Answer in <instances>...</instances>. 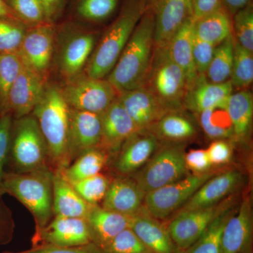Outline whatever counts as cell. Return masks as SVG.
I'll use <instances>...</instances> for the list:
<instances>
[{
	"label": "cell",
	"mask_w": 253,
	"mask_h": 253,
	"mask_svg": "<svg viewBox=\"0 0 253 253\" xmlns=\"http://www.w3.org/2000/svg\"><path fill=\"white\" fill-rule=\"evenodd\" d=\"M232 214L230 207L224 210L212 221L199 239L182 253H221L223 229Z\"/></svg>",
	"instance_id": "obj_31"
},
{
	"label": "cell",
	"mask_w": 253,
	"mask_h": 253,
	"mask_svg": "<svg viewBox=\"0 0 253 253\" xmlns=\"http://www.w3.org/2000/svg\"><path fill=\"white\" fill-rule=\"evenodd\" d=\"M131 217L91 205L84 218L90 231L92 243L104 249L120 233L129 227Z\"/></svg>",
	"instance_id": "obj_23"
},
{
	"label": "cell",
	"mask_w": 253,
	"mask_h": 253,
	"mask_svg": "<svg viewBox=\"0 0 253 253\" xmlns=\"http://www.w3.org/2000/svg\"><path fill=\"white\" fill-rule=\"evenodd\" d=\"M129 228L154 253H182L173 242L167 227L144 207L131 217Z\"/></svg>",
	"instance_id": "obj_24"
},
{
	"label": "cell",
	"mask_w": 253,
	"mask_h": 253,
	"mask_svg": "<svg viewBox=\"0 0 253 253\" xmlns=\"http://www.w3.org/2000/svg\"><path fill=\"white\" fill-rule=\"evenodd\" d=\"M46 84L47 81L23 62L21 71L10 89L7 112L14 115L16 119L31 114L41 100Z\"/></svg>",
	"instance_id": "obj_16"
},
{
	"label": "cell",
	"mask_w": 253,
	"mask_h": 253,
	"mask_svg": "<svg viewBox=\"0 0 253 253\" xmlns=\"http://www.w3.org/2000/svg\"><path fill=\"white\" fill-rule=\"evenodd\" d=\"M0 18H17L14 13L8 7L4 0H0Z\"/></svg>",
	"instance_id": "obj_51"
},
{
	"label": "cell",
	"mask_w": 253,
	"mask_h": 253,
	"mask_svg": "<svg viewBox=\"0 0 253 253\" xmlns=\"http://www.w3.org/2000/svg\"><path fill=\"white\" fill-rule=\"evenodd\" d=\"M101 114L69 108L68 157L70 164L87 150L100 147Z\"/></svg>",
	"instance_id": "obj_14"
},
{
	"label": "cell",
	"mask_w": 253,
	"mask_h": 253,
	"mask_svg": "<svg viewBox=\"0 0 253 253\" xmlns=\"http://www.w3.org/2000/svg\"><path fill=\"white\" fill-rule=\"evenodd\" d=\"M232 31L238 43L248 51L253 52V4L239 10L231 16Z\"/></svg>",
	"instance_id": "obj_41"
},
{
	"label": "cell",
	"mask_w": 253,
	"mask_h": 253,
	"mask_svg": "<svg viewBox=\"0 0 253 253\" xmlns=\"http://www.w3.org/2000/svg\"><path fill=\"white\" fill-rule=\"evenodd\" d=\"M222 1L231 16L252 3V0H222Z\"/></svg>",
	"instance_id": "obj_50"
},
{
	"label": "cell",
	"mask_w": 253,
	"mask_h": 253,
	"mask_svg": "<svg viewBox=\"0 0 253 253\" xmlns=\"http://www.w3.org/2000/svg\"><path fill=\"white\" fill-rule=\"evenodd\" d=\"M148 6L146 0H126L93 51L83 71L84 74L99 79L109 76Z\"/></svg>",
	"instance_id": "obj_3"
},
{
	"label": "cell",
	"mask_w": 253,
	"mask_h": 253,
	"mask_svg": "<svg viewBox=\"0 0 253 253\" xmlns=\"http://www.w3.org/2000/svg\"><path fill=\"white\" fill-rule=\"evenodd\" d=\"M253 212L251 199H244L226 221L221 241V253H251Z\"/></svg>",
	"instance_id": "obj_18"
},
{
	"label": "cell",
	"mask_w": 253,
	"mask_h": 253,
	"mask_svg": "<svg viewBox=\"0 0 253 253\" xmlns=\"http://www.w3.org/2000/svg\"><path fill=\"white\" fill-rule=\"evenodd\" d=\"M214 174L211 171L189 174L179 180L146 193L145 210L156 219H166L180 210L201 186Z\"/></svg>",
	"instance_id": "obj_10"
},
{
	"label": "cell",
	"mask_w": 253,
	"mask_h": 253,
	"mask_svg": "<svg viewBox=\"0 0 253 253\" xmlns=\"http://www.w3.org/2000/svg\"><path fill=\"white\" fill-rule=\"evenodd\" d=\"M154 13L149 6L141 16L107 80L119 92L146 85L152 65Z\"/></svg>",
	"instance_id": "obj_1"
},
{
	"label": "cell",
	"mask_w": 253,
	"mask_h": 253,
	"mask_svg": "<svg viewBox=\"0 0 253 253\" xmlns=\"http://www.w3.org/2000/svg\"><path fill=\"white\" fill-rule=\"evenodd\" d=\"M225 204L193 211H179L167 226L168 232L181 253L191 247L212 221L229 208Z\"/></svg>",
	"instance_id": "obj_12"
},
{
	"label": "cell",
	"mask_w": 253,
	"mask_h": 253,
	"mask_svg": "<svg viewBox=\"0 0 253 253\" xmlns=\"http://www.w3.org/2000/svg\"><path fill=\"white\" fill-rule=\"evenodd\" d=\"M118 99L139 131H149L163 116L169 113L146 86L120 92Z\"/></svg>",
	"instance_id": "obj_15"
},
{
	"label": "cell",
	"mask_w": 253,
	"mask_h": 253,
	"mask_svg": "<svg viewBox=\"0 0 253 253\" xmlns=\"http://www.w3.org/2000/svg\"><path fill=\"white\" fill-rule=\"evenodd\" d=\"M184 156L183 148L177 145L158 148L149 161L136 172L134 181L146 194L179 180L189 174Z\"/></svg>",
	"instance_id": "obj_8"
},
{
	"label": "cell",
	"mask_w": 253,
	"mask_h": 253,
	"mask_svg": "<svg viewBox=\"0 0 253 253\" xmlns=\"http://www.w3.org/2000/svg\"><path fill=\"white\" fill-rule=\"evenodd\" d=\"M12 116L6 113L0 115V196L2 195V181L4 166L9 154Z\"/></svg>",
	"instance_id": "obj_43"
},
{
	"label": "cell",
	"mask_w": 253,
	"mask_h": 253,
	"mask_svg": "<svg viewBox=\"0 0 253 253\" xmlns=\"http://www.w3.org/2000/svg\"><path fill=\"white\" fill-rule=\"evenodd\" d=\"M31 115L36 118L45 140L50 167L54 171L67 168L70 165L69 107L63 97L61 86L47 83Z\"/></svg>",
	"instance_id": "obj_2"
},
{
	"label": "cell",
	"mask_w": 253,
	"mask_h": 253,
	"mask_svg": "<svg viewBox=\"0 0 253 253\" xmlns=\"http://www.w3.org/2000/svg\"><path fill=\"white\" fill-rule=\"evenodd\" d=\"M61 87L68 107L97 114L104 112L120 94L107 79L91 78L84 73Z\"/></svg>",
	"instance_id": "obj_9"
},
{
	"label": "cell",
	"mask_w": 253,
	"mask_h": 253,
	"mask_svg": "<svg viewBox=\"0 0 253 253\" xmlns=\"http://www.w3.org/2000/svg\"><path fill=\"white\" fill-rule=\"evenodd\" d=\"M158 148V141L149 131H139L125 141L115 162V169L122 174L137 172L149 161Z\"/></svg>",
	"instance_id": "obj_21"
},
{
	"label": "cell",
	"mask_w": 253,
	"mask_h": 253,
	"mask_svg": "<svg viewBox=\"0 0 253 253\" xmlns=\"http://www.w3.org/2000/svg\"><path fill=\"white\" fill-rule=\"evenodd\" d=\"M29 27L18 18H0V54L18 52Z\"/></svg>",
	"instance_id": "obj_37"
},
{
	"label": "cell",
	"mask_w": 253,
	"mask_h": 253,
	"mask_svg": "<svg viewBox=\"0 0 253 253\" xmlns=\"http://www.w3.org/2000/svg\"><path fill=\"white\" fill-rule=\"evenodd\" d=\"M56 38L54 23L30 26L18 51L23 62L46 81L54 62Z\"/></svg>",
	"instance_id": "obj_11"
},
{
	"label": "cell",
	"mask_w": 253,
	"mask_h": 253,
	"mask_svg": "<svg viewBox=\"0 0 253 253\" xmlns=\"http://www.w3.org/2000/svg\"><path fill=\"white\" fill-rule=\"evenodd\" d=\"M148 2V4H149V6H151V5H153L154 4L155 1H156V0H146Z\"/></svg>",
	"instance_id": "obj_52"
},
{
	"label": "cell",
	"mask_w": 253,
	"mask_h": 253,
	"mask_svg": "<svg viewBox=\"0 0 253 253\" xmlns=\"http://www.w3.org/2000/svg\"><path fill=\"white\" fill-rule=\"evenodd\" d=\"M194 35L199 39L217 46L232 35L231 16L226 8L194 20Z\"/></svg>",
	"instance_id": "obj_28"
},
{
	"label": "cell",
	"mask_w": 253,
	"mask_h": 253,
	"mask_svg": "<svg viewBox=\"0 0 253 253\" xmlns=\"http://www.w3.org/2000/svg\"><path fill=\"white\" fill-rule=\"evenodd\" d=\"M151 6L154 13L155 46L164 48L186 20L193 17L192 0H156Z\"/></svg>",
	"instance_id": "obj_17"
},
{
	"label": "cell",
	"mask_w": 253,
	"mask_h": 253,
	"mask_svg": "<svg viewBox=\"0 0 253 253\" xmlns=\"http://www.w3.org/2000/svg\"><path fill=\"white\" fill-rule=\"evenodd\" d=\"M224 6L222 0H192L193 18L199 19Z\"/></svg>",
	"instance_id": "obj_48"
},
{
	"label": "cell",
	"mask_w": 253,
	"mask_h": 253,
	"mask_svg": "<svg viewBox=\"0 0 253 253\" xmlns=\"http://www.w3.org/2000/svg\"><path fill=\"white\" fill-rule=\"evenodd\" d=\"M230 81L233 87L245 89L253 81V53L240 45L234 39V59Z\"/></svg>",
	"instance_id": "obj_36"
},
{
	"label": "cell",
	"mask_w": 253,
	"mask_h": 253,
	"mask_svg": "<svg viewBox=\"0 0 253 253\" xmlns=\"http://www.w3.org/2000/svg\"><path fill=\"white\" fill-rule=\"evenodd\" d=\"M186 167L194 174H201L209 171L212 165L210 162L206 149H192L185 153Z\"/></svg>",
	"instance_id": "obj_47"
},
{
	"label": "cell",
	"mask_w": 253,
	"mask_h": 253,
	"mask_svg": "<svg viewBox=\"0 0 253 253\" xmlns=\"http://www.w3.org/2000/svg\"><path fill=\"white\" fill-rule=\"evenodd\" d=\"M106 253L104 250L96 246L94 243L73 246V247H61L51 245H38L31 249L18 253Z\"/></svg>",
	"instance_id": "obj_45"
},
{
	"label": "cell",
	"mask_w": 253,
	"mask_h": 253,
	"mask_svg": "<svg viewBox=\"0 0 253 253\" xmlns=\"http://www.w3.org/2000/svg\"><path fill=\"white\" fill-rule=\"evenodd\" d=\"M241 181L242 174L237 169L214 174L201 186L179 211L202 209L220 204L235 191Z\"/></svg>",
	"instance_id": "obj_20"
},
{
	"label": "cell",
	"mask_w": 253,
	"mask_h": 253,
	"mask_svg": "<svg viewBox=\"0 0 253 253\" xmlns=\"http://www.w3.org/2000/svg\"><path fill=\"white\" fill-rule=\"evenodd\" d=\"M215 46L199 39L194 35L193 41V59L198 76H205L212 61Z\"/></svg>",
	"instance_id": "obj_44"
},
{
	"label": "cell",
	"mask_w": 253,
	"mask_h": 253,
	"mask_svg": "<svg viewBox=\"0 0 253 253\" xmlns=\"http://www.w3.org/2000/svg\"><path fill=\"white\" fill-rule=\"evenodd\" d=\"M160 136L173 141L189 139L196 134V128L187 118L169 112L160 119L156 125Z\"/></svg>",
	"instance_id": "obj_35"
},
{
	"label": "cell",
	"mask_w": 253,
	"mask_h": 253,
	"mask_svg": "<svg viewBox=\"0 0 253 253\" xmlns=\"http://www.w3.org/2000/svg\"><path fill=\"white\" fill-rule=\"evenodd\" d=\"M199 76L194 86L186 93L184 104L187 109L200 113L216 106H226L233 93L230 80L222 83L207 82Z\"/></svg>",
	"instance_id": "obj_25"
},
{
	"label": "cell",
	"mask_w": 253,
	"mask_h": 253,
	"mask_svg": "<svg viewBox=\"0 0 253 253\" xmlns=\"http://www.w3.org/2000/svg\"><path fill=\"white\" fill-rule=\"evenodd\" d=\"M90 243V231L84 218L55 216L44 227L36 231L34 236V246L73 247Z\"/></svg>",
	"instance_id": "obj_13"
},
{
	"label": "cell",
	"mask_w": 253,
	"mask_h": 253,
	"mask_svg": "<svg viewBox=\"0 0 253 253\" xmlns=\"http://www.w3.org/2000/svg\"><path fill=\"white\" fill-rule=\"evenodd\" d=\"M54 172L46 168L31 172L4 173L2 195L9 194L31 212L36 231L51 220L53 214V181Z\"/></svg>",
	"instance_id": "obj_4"
},
{
	"label": "cell",
	"mask_w": 253,
	"mask_h": 253,
	"mask_svg": "<svg viewBox=\"0 0 253 253\" xmlns=\"http://www.w3.org/2000/svg\"><path fill=\"white\" fill-rule=\"evenodd\" d=\"M168 112L177 111L184 104L187 83L182 70L171 59L166 48H157L147 83ZM146 83V84H147Z\"/></svg>",
	"instance_id": "obj_7"
},
{
	"label": "cell",
	"mask_w": 253,
	"mask_h": 253,
	"mask_svg": "<svg viewBox=\"0 0 253 253\" xmlns=\"http://www.w3.org/2000/svg\"><path fill=\"white\" fill-rule=\"evenodd\" d=\"M110 182L107 176L99 173L81 180L70 182L78 194L87 204L98 205L102 202Z\"/></svg>",
	"instance_id": "obj_40"
},
{
	"label": "cell",
	"mask_w": 253,
	"mask_h": 253,
	"mask_svg": "<svg viewBox=\"0 0 253 253\" xmlns=\"http://www.w3.org/2000/svg\"><path fill=\"white\" fill-rule=\"evenodd\" d=\"M145 195L134 179L116 178L110 182L101 207L132 217L144 208Z\"/></svg>",
	"instance_id": "obj_22"
},
{
	"label": "cell",
	"mask_w": 253,
	"mask_h": 253,
	"mask_svg": "<svg viewBox=\"0 0 253 253\" xmlns=\"http://www.w3.org/2000/svg\"><path fill=\"white\" fill-rule=\"evenodd\" d=\"M226 110L232 125L233 133L237 139L249 134L253 122V97L249 91L232 93L228 99Z\"/></svg>",
	"instance_id": "obj_29"
},
{
	"label": "cell",
	"mask_w": 253,
	"mask_h": 253,
	"mask_svg": "<svg viewBox=\"0 0 253 253\" xmlns=\"http://www.w3.org/2000/svg\"><path fill=\"white\" fill-rule=\"evenodd\" d=\"M9 154L15 172L51 168L47 146L34 116L16 118L12 123Z\"/></svg>",
	"instance_id": "obj_6"
},
{
	"label": "cell",
	"mask_w": 253,
	"mask_h": 253,
	"mask_svg": "<svg viewBox=\"0 0 253 253\" xmlns=\"http://www.w3.org/2000/svg\"><path fill=\"white\" fill-rule=\"evenodd\" d=\"M4 1L16 17L27 26H36L46 22L45 10L42 0Z\"/></svg>",
	"instance_id": "obj_38"
},
{
	"label": "cell",
	"mask_w": 253,
	"mask_h": 253,
	"mask_svg": "<svg viewBox=\"0 0 253 253\" xmlns=\"http://www.w3.org/2000/svg\"><path fill=\"white\" fill-rule=\"evenodd\" d=\"M23 61L18 52L0 54V115L7 112L10 89L21 71Z\"/></svg>",
	"instance_id": "obj_34"
},
{
	"label": "cell",
	"mask_w": 253,
	"mask_h": 253,
	"mask_svg": "<svg viewBox=\"0 0 253 253\" xmlns=\"http://www.w3.org/2000/svg\"><path fill=\"white\" fill-rule=\"evenodd\" d=\"M199 118L201 127L211 139H225L234 136L226 105L205 110L199 113Z\"/></svg>",
	"instance_id": "obj_33"
},
{
	"label": "cell",
	"mask_w": 253,
	"mask_h": 253,
	"mask_svg": "<svg viewBox=\"0 0 253 253\" xmlns=\"http://www.w3.org/2000/svg\"><path fill=\"white\" fill-rule=\"evenodd\" d=\"M53 214L66 217L85 218L91 205L87 204L63 176L62 170L54 171Z\"/></svg>",
	"instance_id": "obj_27"
},
{
	"label": "cell",
	"mask_w": 253,
	"mask_h": 253,
	"mask_svg": "<svg viewBox=\"0 0 253 253\" xmlns=\"http://www.w3.org/2000/svg\"><path fill=\"white\" fill-rule=\"evenodd\" d=\"M119 0H78L76 12L78 17L89 22L107 19L117 9Z\"/></svg>",
	"instance_id": "obj_39"
},
{
	"label": "cell",
	"mask_w": 253,
	"mask_h": 253,
	"mask_svg": "<svg viewBox=\"0 0 253 253\" xmlns=\"http://www.w3.org/2000/svg\"><path fill=\"white\" fill-rule=\"evenodd\" d=\"M96 36L93 32L74 23L56 26L54 62L66 82L84 71L94 51Z\"/></svg>",
	"instance_id": "obj_5"
},
{
	"label": "cell",
	"mask_w": 253,
	"mask_h": 253,
	"mask_svg": "<svg viewBox=\"0 0 253 253\" xmlns=\"http://www.w3.org/2000/svg\"><path fill=\"white\" fill-rule=\"evenodd\" d=\"M45 10L46 22L54 23L62 14L66 0H42Z\"/></svg>",
	"instance_id": "obj_49"
},
{
	"label": "cell",
	"mask_w": 253,
	"mask_h": 253,
	"mask_svg": "<svg viewBox=\"0 0 253 253\" xmlns=\"http://www.w3.org/2000/svg\"><path fill=\"white\" fill-rule=\"evenodd\" d=\"M194 37V18L191 17L186 20L165 47L171 59L185 75L187 91L194 85L199 78L193 59Z\"/></svg>",
	"instance_id": "obj_26"
},
{
	"label": "cell",
	"mask_w": 253,
	"mask_h": 253,
	"mask_svg": "<svg viewBox=\"0 0 253 253\" xmlns=\"http://www.w3.org/2000/svg\"><path fill=\"white\" fill-rule=\"evenodd\" d=\"M234 48L233 34L215 46L212 61L206 73L210 82L222 83L230 79L234 59Z\"/></svg>",
	"instance_id": "obj_32"
},
{
	"label": "cell",
	"mask_w": 253,
	"mask_h": 253,
	"mask_svg": "<svg viewBox=\"0 0 253 253\" xmlns=\"http://www.w3.org/2000/svg\"><path fill=\"white\" fill-rule=\"evenodd\" d=\"M103 250L106 253H154L129 227L120 233Z\"/></svg>",
	"instance_id": "obj_42"
},
{
	"label": "cell",
	"mask_w": 253,
	"mask_h": 253,
	"mask_svg": "<svg viewBox=\"0 0 253 253\" xmlns=\"http://www.w3.org/2000/svg\"><path fill=\"white\" fill-rule=\"evenodd\" d=\"M101 118L102 137L100 148L109 154H118L125 141L139 131L118 99L101 113Z\"/></svg>",
	"instance_id": "obj_19"
},
{
	"label": "cell",
	"mask_w": 253,
	"mask_h": 253,
	"mask_svg": "<svg viewBox=\"0 0 253 253\" xmlns=\"http://www.w3.org/2000/svg\"><path fill=\"white\" fill-rule=\"evenodd\" d=\"M206 151L212 166L226 164L231 161L232 156L231 146L224 139H216L212 141Z\"/></svg>",
	"instance_id": "obj_46"
},
{
	"label": "cell",
	"mask_w": 253,
	"mask_h": 253,
	"mask_svg": "<svg viewBox=\"0 0 253 253\" xmlns=\"http://www.w3.org/2000/svg\"><path fill=\"white\" fill-rule=\"evenodd\" d=\"M109 157V153L105 150L100 147L94 148L82 154L61 170L69 182H74L101 173Z\"/></svg>",
	"instance_id": "obj_30"
}]
</instances>
